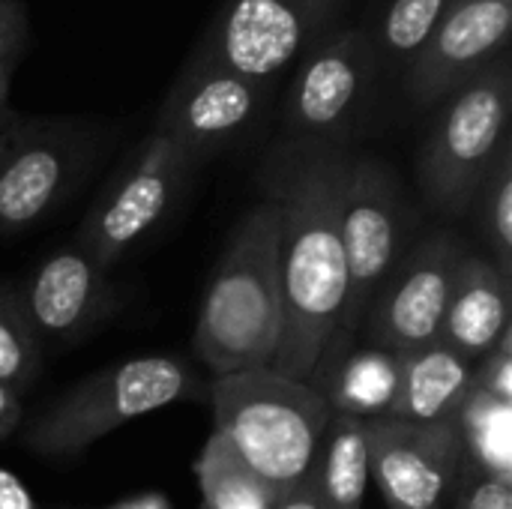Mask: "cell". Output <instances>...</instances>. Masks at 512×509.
Here are the masks:
<instances>
[{
    "mask_svg": "<svg viewBox=\"0 0 512 509\" xmlns=\"http://www.w3.org/2000/svg\"><path fill=\"white\" fill-rule=\"evenodd\" d=\"M207 399L213 432L279 498L309 483L333 417L309 381L258 366L213 378Z\"/></svg>",
    "mask_w": 512,
    "mask_h": 509,
    "instance_id": "obj_2",
    "label": "cell"
},
{
    "mask_svg": "<svg viewBox=\"0 0 512 509\" xmlns=\"http://www.w3.org/2000/svg\"><path fill=\"white\" fill-rule=\"evenodd\" d=\"M30 324L42 348H69L84 342L117 306L108 267L81 243L51 252L21 288Z\"/></svg>",
    "mask_w": 512,
    "mask_h": 509,
    "instance_id": "obj_15",
    "label": "cell"
},
{
    "mask_svg": "<svg viewBox=\"0 0 512 509\" xmlns=\"http://www.w3.org/2000/svg\"><path fill=\"white\" fill-rule=\"evenodd\" d=\"M510 288L512 276L501 273L492 258L465 252L438 342L477 363L510 330Z\"/></svg>",
    "mask_w": 512,
    "mask_h": 509,
    "instance_id": "obj_17",
    "label": "cell"
},
{
    "mask_svg": "<svg viewBox=\"0 0 512 509\" xmlns=\"http://www.w3.org/2000/svg\"><path fill=\"white\" fill-rule=\"evenodd\" d=\"M465 462L483 474L512 480V402L471 390L456 414Z\"/></svg>",
    "mask_w": 512,
    "mask_h": 509,
    "instance_id": "obj_20",
    "label": "cell"
},
{
    "mask_svg": "<svg viewBox=\"0 0 512 509\" xmlns=\"http://www.w3.org/2000/svg\"><path fill=\"white\" fill-rule=\"evenodd\" d=\"M30 45L27 9L18 0H0V78L12 81Z\"/></svg>",
    "mask_w": 512,
    "mask_h": 509,
    "instance_id": "obj_27",
    "label": "cell"
},
{
    "mask_svg": "<svg viewBox=\"0 0 512 509\" xmlns=\"http://www.w3.org/2000/svg\"><path fill=\"white\" fill-rule=\"evenodd\" d=\"M105 129L78 117H21L0 135V237L45 222L84 183Z\"/></svg>",
    "mask_w": 512,
    "mask_h": 509,
    "instance_id": "obj_6",
    "label": "cell"
},
{
    "mask_svg": "<svg viewBox=\"0 0 512 509\" xmlns=\"http://www.w3.org/2000/svg\"><path fill=\"white\" fill-rule=\"evenodd\" d=\"M348 150L327 141H276L261 168L264 201L279 213L282 336L270 369L309 381L339 333L348 270L339 228V195Z\"/></svg>",
    "mask_w": 512,
    "mask_h": 509,
    "instance_id": "obj_1",
    "label": "cell"
},
{
    "mask_svg": "<svg viewBox=\"0 0 512 509\" xmlns=\"http://www.w3.org/2000/svg\"><path fill=\"white\" fill-rule=\"evenodd\" d=\"M372 483L366 420L333 414L321 441L309 489L321 509H363Z\"/></svg>",
    "mask_w": 512,
    "mask_h": 509,
    "instance_id": "obj_19",
    "label": "cell"
},
{
    "mask_svg": "<svg viewBox=\"0 0 512 509\" xmlns=\"http://www.w3.org/2000/svg\"><path fill=\"white\" fill-rule=\"evenodd\" d=\"M201 509H276L279 495L261 483L225 444L222 435H210L198 462Z\"/></svg>",
    "mask_w": 512,
    "mask_h": 509,
    "instance_id": "obj_21",
    "label": "cell"
},
{
    "mask_svg": "<svg viewBox=\"0 0 512 509\" xmlns=\"http://www.w3.org/2000/svg\"><path fill=\"white\" fill-rule=\"evenodd\" d=\"M450 6L453 0H390L381 15L378 33H372L381 69H408V63L423 51Z\"/></svg>",
    "mask_w": 512,
    "mask_h": 509,
    "instance_id": "obj_22",
    "label": "cell"
},
{
    "mask_svg": "<svg viewBox=\"0 0 512 509\" xmlns=\"http://www.w3.org/2000/svg\"><path fill=\"white\" fill-rule=\"evenodd\" d=\"M471 378L474 363L444 342L408 351L399 363V393L390 417L408 423H450L471 393Z\"/></svg>",
    "mask_w": 512,
    "mask_h": 509,
    "instance_id": "obj_18",
    "label": "cell"
},
{
    "mask_svg": "<svg viewBox=\"0 0 512 509\" xmlns=\"http://www.w3.org/2000/svg\"><path fill=\"white\" fill-rule=\"evenodd\" d=\"M270 93L273 84L192 57L159 105L153 132L171 138L201 165L258 123Z\"/></svg>",
    "mask_w": 512,
    "mask_h": 509,
    "instance_id": "obj_12",
    "label": "cell"
},
{
    "mask_svg": "<svg viewBox=\"0 0 512 509\" xmlns=\"http://www.w3.org/2000/svg\"><path fill=\"white\" fill-rule=\"evenodd\" d=\"M381 60L372 33L348 27L330 33L300 57L282 108V138L342 144L378 81Z\"/></svg>",
    "mask_w": 512,
    "mask_h": 509,
    "instance_id": "obj_10",
    "label": "cell"
},
{
    "mask_svg": "<svg viewBox=\"0 0 512 509\" xmlns=\"http://www.w3.org/2000/svg\"><path fill=\"white\" fill-rule=\"evenodd\" d=\"M276 509H321V507H318V501H315L312 489H309V486H303V489H294V492L282 495V498H279V504H276Z\"/></svg>",
    "mask_w": 512,
    "mask_h": 509,
    "instance_id": "obj_29",
    "label": "cell"
},
{
    "mask_svg": "<svg viewBox=\"0 0 512 509\" xmlns=\"http://www.w3.org/2000/svg\"><path fill=\"white\" fill-rule=\"evenodd\" d=\"M510 105L507 57L441 102V114L417 156L420 195L438 216L471 213L489 165L510 141Z\"/></svg>",
    "mask_w": 512,
    "mask_h": 509,
    "instance_id": "obj_5",
    "label": "cell"
},
{
    "mask_svg": "<svg viewBox=\"0 0 512 509\" xmlns=\"http://www.w3.org/2000/svg\"><path fill=\"white\" fill-rule=\"evenodd\" d=\"M512 0H453L423 51L405 69L414 105H441L492 63L507 57Z\"/></svg>",
    "mask_w": 512,
    "mask_h": 509,
    "instance_id": "obj_14",
    "label": "cell"
},
{
    "mask_svg": "<svg viewBox=\"0 0 512 509\" xmlns=\"http://www.w3.org/2000/svg\"><path fill=\"white\" fill-rule=\"evenodd\" d=\"M399 363L402 354L384 351L360 336H333L318 357L309 384L327 399L333 414L378 420L393 411L399 393Z\"/></svg>",
    "mask_w": 512,
    "mask_h": 509,
    "instance_id": "obj_16",
    "label": "cell"
},
{
    "mask_svg": "<svg viewBox=\"0 0 512 509\" xmlns=\"http://www.w3.org/2000/svg\"><path fill=\"white\" fill-rule=\"evenodd\" d=\"M195 168V159L183 147L150 132L90 207L75 243H81L102 267L117 264L168 216Z\"/></svg>",
    "mask_w": 512,
    "mask_h": 509,
    "instance_id": "obj_9",
    "label": "cell"
},
{
    "mask_svg": "<svg viewBox=\"0 0 512 509\" xmlns=\"http://www.w3.org/2000/svg\"><path fill=\"white\" fill-rule=\"evenodd\" d=\"M204 396V384L183 357L150 354L120 360L54 399L30 423L24 447L39 459L69 462L138 417Z\"/></svg>",
    "mask_w": 512,
    "mask_h": 509,
    "instance_id": "obj_4",
    "label": "cell"
},
{
    "mask_svg": "<svg viewBox=\"0 0 512 509\" xmlns=\"http://www.w3.org/2000/svg\"><path fill=\"white\" fill-rule=\"evenodd\" d=\"M447 509H512V480L483 474L465 462Z\"/></svg>",
    "mask_w": 512,
    "mask_h": 509,
    "instance_id": "obj_25",
    "label": "cell"
},
{
    "mask_svg": "<svg viewBox=\"0 0 512 509\" xmlns=\"http://www.w3.org/2000/svg\"><path fill=\"white\" fill-rule=\"evenodd\" d=\"M42 369V342L30 324L21 288L0 285V384L24 393Z\"/></svg>",
    "mask_w": 512,
    "mask_h": 509,
    "instance_id": "obj_24",
    "label": "cell"
},
{
    "mask_svg": "<svg viewBox=\"0 0 512 509\" xmlns=\"http://www.w3.org/2000/svg\"><path fill=\"white\" fill-rule=\"evenodd\" d=\"M462 258L459 237L447 231L411 243L378 288L357 336L393 354L438 342Z\"/></svg>",
    "mask_w": 512,
    "mask_h": 509,
    "instance_id": "obj_11",
    "label": "cell"
},
{
    "mask_svg": "<svg viewBox=\"0 0 512 509\" xmlns=\"http://www.w3.org/2000/svg\"><path fill=\"white\" fill-rule=\"evenodd\" d=\"M339 228L345 246L348 294L336 336L354 339L378 288L411 249V207L396 174L381 159L348 153L339 195Z\"/></svg>",
    "mask_w": 512,
    "mask_h": 509,
    "instance_id": "obj_7",
    "label": "cell"
},
{
    "mask_svg": "<svg viewBox=\"0 0 512 509\" xmlns=\"http://www.w3.org/2000/svg\"><path fill=\"white\" fill-rule=\"evenodd\" d=\"M372 483L387 509H447L465 465L456 423L366 420Z\"/></svg>",
    "mask_w": 512,
    "mask_h": 509,
    "instance_id": "obj_13",
    "label": "cell"
},
{
    "mask_svg": "<svg viewBox=\"0 0 512 509\" xmlns=\"http://www.w3.org/2000/svg\"><path fill=\"white\" fill-rule=\"evenodd\" d=\"M282 336L279 213L255 204L207 285L195 321V354L219 378L270 366Z\"/></svg>",
    "mask_w": 512,
    "mask_h": 509,
    "instance_id": "obj_3",
    "label": "cell"
},
{
    "mask_svg": "<svg viewBox=\"0 0 512 509\" xmlns=\"http://www.w3.org/2000/svg\"><path fill=\"white\" fill-rule=\"evenodd\" d=\"M471 210L477 213V228L489 246L492 264L512 276V141L498 150L489 165Z\"/></svg>",
    "mask_w": 512,
    "mask_h": 509,
    "instance_id": "obj_23",
    "label": "cell"
},
{
    "mask_svg": "<svg viewBox=\"0 0 512 509\" xmlns=\"http://www.w3.org/2000/svg\"><path fill=\"white\" fill-rule=\"evenodd\" d=\"M21 393H15L12 387L0 384V441H6L18 423H21Z\"/></svg>",
    "mask_w": 512,
    "mask_h": 509,
    "instance_id": "obj_28",
    "label": "cell"
},
{
    "mask_svg": "<svg viewBox=\"0 0 512 509\" xmlns=\"http://www.w3.org/2000/svg\"><path fill=\"white\" fill-rule=\"evenodd\" d=\"M105 509H171V504L162 495H138V498H129V501H120V504Z\"/></svg>",
    "mask_w": 512,
    "mask_h": 509,
    "instance_id": "obj_30",
    "label": "cell"
},
{
    "mask_svg": "<svg viewBox=\"0 0 512 509\" xmlns=\"http://www.w3.org/2000/svg\"><path fill=\"white\" fill-rule=\"evenodd\" d=\"M471 390H483L495 399L512 402V327L495 342L489 354L474 363Z\"/></svg>",
    "mask_w": 512,
    "mask_h": 509,
    "instance_id": "obj_26",
    "label": "cell"
},
{
    "mask_svg": "<svg viewBox=\"0 0 512 509\" xmlns=\"http://www.w3.org/2000/svg\"><path fill=\"white\" fill-rule=\"evenodd\" d=\"M345 0H225L195 57L273 84L324 42Z\"/></svg>",
    "mask_w": 512,
    "mask_h": 509,
    "instance_id": "obj_8",
    "label": "cell"
},
{
    "mask_svg": "<svg viewBox=\"0 0 512 509\" xmlns=\"http://www.w3.org/2000/svg\"><path fill=\"white\" fill-rule=\"evenodd\" d=\"M9 93H12V81L0 78V135H3V129L12 123V117H15L12 102H9Z\"/></svg>",
    "mask_w": 512,
    "mask_h": 509,
    "instance_id": "obj_31",
    "label": "cell"
}]
</instances>
